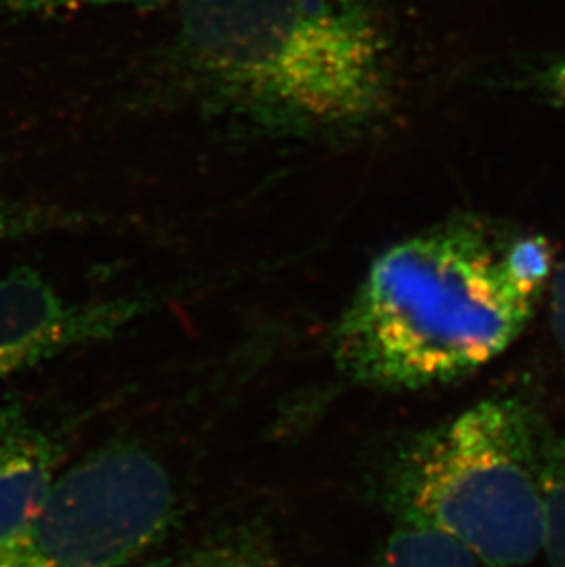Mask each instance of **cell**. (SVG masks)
Masks as SVG:
<instances>
[{
    "mask_svg": "<svg viewBox=\"0 0 565 567\" xmlns=\"http://www.w3.org/2000/svg\"><path fill=\"white\" fill-rule=\"evenodd\" d=\"M61 446L21 402H0V540L38 513L58 480Z\"/></svg>",
    "mask_w": 565,
    "mask_h": 567,
    "instance_id": "6",
    "label": "cell"
},
{
    "mask_svg": "<svg viewBox=\"0 0 565 567\" xmlns=\"http://www.w3.org/2000/svg\"><path fill=\"white\" fill-rule=\"evenodd\" d=\"M138 301L72 303L30 267L0 279V377L13 375L122 329Z\"/></svg>",
    "mask_w": 565,
    "mask_h": 567,
    "instance_id": "5",
    "label": "cell"
},
{
    "mask_svg": "<svg viewBox=\"0 0 565 567\" xmlns=\"http://www.w3.org/2000/svg\"><path fill=\"white\" fill-rule=\"evenodd\" d=\"M175 508L155 454L109 444L61 474L38 513L0 540V567H134L166 536Z\"/></svg>",
    "mask_w": 565,
    "mask_h": 567,
    "instance_id": "4",
    "label": "cell"
},
{
    "mask_svg": "<svg viewBox=\"0 0 565 567\" xmlns=\"http://www.w3.org/2000/svg\"><path fill=\"white\" fill-rule=\"evenodd\" d=\"M459 542L422 525L399 524L380 549L374 567H477Z\"/></svg>",
    "mask_w": 565,
    "mask_h": 567,
    "instance_id": "7",
    "label": "cell"
},
{
    "mask_svg": "<svg viewBox=\"0 0 565 567\" xmlns=\"http://www.w3.org/2000/svg\"><path fill=\"white\" fill-rule=\"evenodd\" d=\"M542 236L459 219L380 254L332 334L343 375L379 390L446 384L497 359L553 274Z\"/></svg>",
    "mask_w": 565,
    "mask_h": 567,
    "instance_id": "1",
    "label": "cell"
},
{
    "mask_svg": "<svg viewBox=\"0 0 565 567\" xmlns=\"http://www.w3.org/2000/svg\"><path fill=\"white\" fill-rule=\"evenodd\" d=\"M171 0H0V27L16 22L81 10V8H103V6H129V8H156Z\"/></svg>",
    "mask_w": 565,
    "mask_h": 567,
    "instance_id": "10",
    "label": "cell"
},
{
    "mask_svg": "<svg viewBox=\"0 0 565 567\" xmlns=\"http://www.w3.org/2000/svg\"><path fill=\"white\" fill-rule=\"evenodd\" d=\"M551 329L565 362V261L551 274Z\"/></svg>",
    "mask_w": 565,
    "mask_h": 567,
    "instance_id": "13",
    "label": "cell"
},
{
    "mask_svg": "<svg viewBox=\"0 0 565 567\" xmlns=\"http://www.w3.org/2000/svg\"><path fill=\"white\" fill-rule=\"evenodd\" d=\"M181 52L209 96L268 131L346 133L390 109L373 0H181Z\"/></svg>",
    "mask_w": 565,
    "mask_h": 567,
    "instance_id": "2",
    "label": "cell"
},
{
    "mask_svg": "<svg viewBox=\"0 0 565 567\" xmlns=\"http://www.w3.org/2000/svg\"><path fill=\"white\" fill-rule=\"evenodd\" d=\"M61 223L59 215L49 208L33 204L17 203L0 193V243L49 231Z\"/></svg>",
    "mask_w": 565,
    "mask_h": 567,
    "instance_id": "11",
    "label": "cell"
},
{
    "mask_svg": "<svg viewBox=\"0 0 565 567\" xmlns=\"http://www.w3.org/2000/svg\"><path fill=\"white\" fill-rule=\"evenodd\" d=\"M545 530L544 553L551 567H565V437L545 434L544 465Z\"/></svg>",
    "mask_w": 565,
    "mask_h": 567,
    "instance_id": "8",
    "label": "cell"
},
{
    "mask_svg": "<svg viewBox=\"0 0 565 567\" xmlns=\"http://www.w3.org/2000/svg\"><path fill=\"white\" fill-rule=\"evenodd\" d=\"M153 567H279L261 542L248 536H226L204 542Z\"/></svg>",
    "mask_w": 565,
    "mask_h": 567,
    "instance_id": "9",
    "label": "cell"
},
{
    "mask_svg": "<svg viewBox=\"0 0 565 567\" xmlns=\"http://www.w3.org/2000/svg\"><path fill=\"white\" fill-rule=\"evenodd\" d=\"M527 85L545 100L565 107V58H556L534 66Z\"/></svg>",
    "mask_w": 565,
    "mask_h": 567,
    "instance_id": "12",
    "label": "cell"
},
{
    "mask_svg": "<svg viewBox=\"0 0 565 567\" xmlns=\"http://www.w3.org/2000/svg\"><path fill=\"white\" fill-rule=\"evenodd\" d=\"M544 426L517 399H491L405 441L386 471L399 524L466 547L481 566L522 567L544 553Z\"/></svg>",
    "mask_w": 565,
    "mask_h": 567,
    "instance_id": "3",
    "label": "cell"
}]
</instances>
